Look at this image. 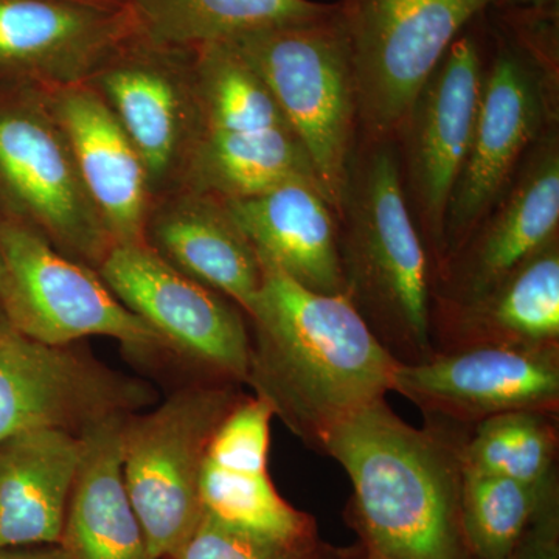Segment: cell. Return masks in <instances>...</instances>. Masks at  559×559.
Listing matches in <instances>:
<instances>
[{"mask_svg":"<svg viewBox=\"0 0 559 559\" xmlns=\"http://www.w3.org/2000/svg\"><path fill=\"white\" fill-rule=\"evenodd\" d=\"M124 417L103 419L81 433L83 455L58 544L64 559H154L124 485Z\"/></svg>","mask_w":559,"mask_h":559,"instance_id":"603a6c76","label":"cell"},{"mask_svg":"<svg viewBox=\"0 0 559 559\" xmlns=\"http://www.w3.org/2000/svg\"><path fill=\"white\" fill-rule=\"evenodd\" d=\"M97 272L128 310L210 380L248 382L249 322L235 301L175 270L145 242L114 245Z\"/></svg>","mask_w":559,"mask_h":559,"instance_id":"30bf717a","label":"cell"},{"mask_svg":"<svg viewBox=\"0 0 559 559\" xmlns=\"http://www.w3.org/2000/svg\"><path fill=\"white\" fill-rule=\"evenodd\" d=\"M546 57L520 33L516 39L500 33L495 58L485 68L468 154L448 205L439 272L509 189L540 135L557 123Z\"/></svg>","mask_w":559,"mask_h":559,"instance_id":"52a82bcc","label":"cell"},{"mask_svg":"<svg viewBox=\"0 0 559 559\" xmlns=\"http://www.w3.org/2000/svg\"><path fill=\"white\" fill-rule=\"evenodd\" d=\"M191 53L201 134L293 131L270 86L230 43L207 44Z\"/></svg>","mask_w":559,"mask_h":559,"instance_id":"484cf974","label":"cell"},{"mask_svg":"<svg viewBox=\"0 0 559 559\" xmlns=\"http://www.w3.org/2000/svg\"><path fill=\"white\" fill-rule=\"evenodd\" d=\"M245 396L238 384L209 380L180 389L148 414L124 417V485L154 559L175 558L197 528L210 441Z\"/></svg>","mask_w":559,"mask_h":559,"instance_id":"5b68a950","label":"cell"},{"mask_svg":"<svg viewBox=\"0 0 559 559\" xmlns=\"http://www.w3.org/2000/svg\"><path fill=\"white\" fill-rule=\"evenodd\" d=\"M145 245L187 277L235 301L245 314L259 296V255L218 198L189 189L157 198L146 219Z\"/></svg>","mask_w":559,"mask_h":559,"instance_id":"ffe728a7","label":"cell"},{"mask_svg":"<svg viewBox=\"0 0 559 559\" xmlns=\"http://www.w3.org/2000/svg\"><path fill=\"white\" fill-rule=\"evenodd\" d=\"M270 404L245 396L221 423L201 474L202 511L231 527L294 547L319 538L314 518L294 509L270 476Z\"/></svg>","mask_w":559,"mask_h":559,"instance_id":"e0dca14e","label":"cell"},{"mask_svg":"<svg viewBox=\"0 0 559 559\" xmlns=\"http://www.w3.org/2000/svg\"><path fill=\"white\" fill-rule=\"evenodd\" d=\"M559 235V138L554 123L528 151L506 193L432 285V304L476 299Z\"/></svg>","mask_w":559,"mask_h":559,"instance_id":"2e32d148","label":"cell"},{"mask_svg":"<svg viewBox=\"0 0 559 559\" xmlns=\"http://www.w3.org/2000/svg\"><path fill=\"white\" fill-rule=\"evenodd\" d=\"M83 439L60 429L17 433L0 443V549L58 546Z\"/></svg>","mask_w":559,"mask_h":559,"instance_id":"7402d4cb","label":"cell"},{"mask_svg":"<svg viewBox=\"0 0 559 559\" xmlns=\"http://www.w3.org/2000/svg\"><path fill=\"white\" fill-rule=\"evenodd\" d=\"M463 473L543 485L559 476V414L518 411L474 426L459 447Z\"/></svg>","mask_w":559,"mask_h":559,"instance_id":"4316f807","label":"cell"},{"mask_svg":"<svg viewBox=\"0 0 559 559\" xmlns=\"http://www.w3.org/2000/svg\"><path fill=\"white\" fill-rule=\"evenodd\" d=\"M543 485L463 473L462 530L473 559H509L539 509Z\"/></svg>","mask_w":559,"mask_h":559,"instance_id":"83f0119b","label":"cell"},{"mask_svg":"<svg viewBox=\"0 0 559 559\" xmlns=\"http://www.w3.org/2000/svg\"><path fill=\"white\" fill-rule=\"evenodd\" d=\"M263 283L246 318V384L274 417L322 454L344 419L384 399L399 366L347 297L320 294L263 263Z\"/></svg>","mask_w":559,"mask_h":559,"instance_id":"6da1fadb","label":"cell"},{"mask_svg":"<svg viewBox=\"0 0 559 559\" xmlns=\"http://www.w3.org/2000/svg\"><path fill=\"white\" fill-rule=\"evenodd\" d=\"M3 286H5V270H3L2 257H0V296H2Z\"/></svg>","mask_w":559,"mask_h":559,"instance_id":"8d00e7d4","label":"cell"},{"mask_svg":"<svg viewBox=\"0 0 559 559\" xmlns=\"http://www.w3.org/2000/svg\"><path fill=\"white\" fill-rule=\"evenodd\" d=\"M293 180L318 183L310 156L293 131L205 132L191 151L180 189L235 201Z\"/></svg>","mask_w":559,"mask_h":559,"instance_id":"cb8c5ba5","label":"cell"},{"mask_svg":"<svg viewBox=\"0 0 559 559\" xmlns=\"http://www.w3.org/2000/svg\"><path fill=\"white\" fill-rule=\"evenodd\" d=\"M465 433L407 425L385 399L344 419L322 454L347 471L345 521L389 559H473L462 530Z\"/></svg>","mask_w":559,"mask_h":559,"instance_id":"7a4b0ae2","label":"cell"},{"mask_svg":"<svg viewBox=\"0 0 559 559\" xmlns=\"http://www.w3.org/2000/svg\"><path fill=\"white\" fill-rule=\"evenodd\" d=\"M308 546H289L202 513L197 528L173 559H294Z\"/></svg>","mask_w":559,"mask_h":559,"instance_id":"f1b7e54d","label":"cell"},{"mask_svg":"<svg viewBox=\"0 0 559 559\" xmlns=\"http://www.w3.org/2000/svg\"><path fill=\"white\" fill-rule=\"evenodd\" d=\"M86 84L139 151L153 201L179 190L201 134L191 50L160 46L138 33Z\"/></svg>","mask_w":559,"mask_h":559,"instance_id":"7c38bea8","label":"cell"},{"mask_svg":"<svg viewBox=\"0 0 559 559\" xmlns=\"http://www.w3.org/2000/svg\"><path fill=\"white\" fill-rule=\"evenodd\" d=\"M485 68L479 35L463 31L419 91L399 139L401 167H406L401 175L433 278L443 255L448 205L473 139Z\"/></svg>","mask_w":559,"mask_h":559,"instance_id":"8fae6325","label":"cell"},{"mask_svg":"<svg viewBox=\"0 0 559 559\" xmlns=\"http://www.w3.org/2000/svg\"><path fill=\"white\" fill-rule=\"evenodd\" d=\"M294 559H355V546L334 547L316 539L311 546L300 551Z\"/></svg>","mask_w":559,"mask_h":559,"instance_id":"4dcf8cb0","label":"cell"},{"mask_svg":"<svg viewBox=\"0 0 559 559\" xmlns=\"http://www.w3.org/2000/svg\"><path fill=\"white\" fill-rule=\"evenodd\" d=\"M355 559H389L384 555L378 554V551L369 549L364 544H356L355 546Z\"/></svg>","mask_w":559,"mask_h":559,"instance_id":"836d02e7","label":"cell"},{"mask_svg":"<svg viewBox=\"0 0 559 559\" xmlns=\"http://www.w3.org/2000/svg\"><path fill=\"white\" fill-rule=\"evenodd\" d=\"M270 86L340 216L359 128L347 38L333 13L322 20L230 40Z\"/></svg>","mask_w":559,"mask_h":559,"instance_id":"277c9868","label":"cell"},{"mask_svg":"<svg viewBox=\"0 0 559 559\" xmlns=\"http://www.w3.org/2000/svg\"><path fill=\"white\" fill-rule=\"evenodd\" d=\"M138 33L128 5L0 0V76L21 90L80 86Z\"/></svg>","mask_w":559,"mask_h":559,"instance_id":"9a60e30c","label":"cell"},{"mask_svg":"<svg viewBox=\"0 0 559 559\" xmlns=\"http://www.w3.org/2000/svg\"><path fill=\"white\" fill-rule=\"evenodd\" d=\"M0 257L5 270L0 304L11 326L49 345L83 337L119 341L131 352H170L145 320L128 310L100 274L66 255L28 224L0 218Z\"/></svg>","mask_w":559,"mask_h":559,"instance_id":"9c48e42d","label":"cell"},{"mask_svg":"<svg viewBox=\"0 0 559 559\" xmlns=\"http://www.w3.org/2000/svg\"><path fill=\"white\" fill-rule=\"evenodd\" d=\"M224 204L260 261L305 288L344 296L340 224L318 183L293 180Z\"/></svg>","mask_w":559,"mask_h":559,"instance_id":"44dd1931","label":"cell"},{"mask_svg":"<svg viewBox=\"0 0 559 559\" xmlns=\"http://www.w3.org/2000/svg\"><path fill=\"white\" fill-rule=\"evenodd\" d=\"M0 559H64L58 546H27L0 549Z\"/></svg>","mask_w":559,"mask_h":559,"instance_id":"1f68e13d","label":"cell"},{"mask_svg":"<svg viewBox=\"0 0 559 559\" xmlns=\"http://www.w3.org/2000/svg\"><path fill=\"white\" fill-rule=\"evenodd\" d=\"M495 5H507L511 9L527 11H544V13L558 11V0H495Z\"/></svg>","mask_w":559,"mask_h":559,"instance_id":"d6a6232c","label":"cell"},{"mask_svg":"<svg viewBox=\"0 0 559 559\" xmlns=\"http://www.w3.org/2000/svg\"><path fill=\"white\" fill-rule=\"evenodd\" d=\"M359 128L399 142L419 91L454 39L495 0H340Z\"/></svg>","mask_w":559,"mask_h":559,"instance_id":"8992f818","label":"cell"},{"mask_svg":"<svg viewBox=\"0 0 559 559\" xmlns=\"http://www.w3.org/2000/svg\"><path fill=\"white\" fill-rule=\"evenodd\" d=\"M72 2L92 3V5L123 7L128 0H72Z\"/></svg>","mask_w":559,"mask_h":559,"instance_id":"d590c367","label":"cell"},{"mask_svg":"<svg viewBox=\"0 0 559 559\" xmlns=\"http://www.w3.org/2000/svg\"><path fill=\"white\" fill-rule=\"evenodd\" d=\"M430 342L433 353L559 347V235L476 299L430 305Z\"/></svg>","mask_w":559,"mask_h":559,"instance_id":"d6986e66","label":"cell"},{"mask_svg":"<svg viewBox=\"0 0 559 559\" xmlns=\"http://www.w3.org/2000/svg\"><path fill=\"white\" fill-rule=\"evenodd\" d=\"M114 245L145 242L153 194L134 143L87 84L43 92Z\"/></svg>","mask_w":559,"mask_h":559,"instance_id":"ac0fdd59","label":"cell"},{"mask_svg":"<svg viewBox=\"0 0 559 559\" xmlns=\"http://www.w3.org/2000/svg\"><path fill=\"white\" fill-rule=\"evenodd\" d=\"M146 382L123 377L70 345L11 330L0 340V443L38 429L81 436L116 415L153 403Z\"/></svg>","mask_w":559,"mask_h":559,"instance_id":"5bb4252c","label":"cell"},{"mask_svg":"<svg viewBox=\"0 0 559 559\" xmlns=\"http://www.w3.org/2000/svg\"><path fill=\"white\" fill-rule=\"evenodd\" d=\"M399 142L360 140L340 224L344 296L399 364L432 358V264L401 175Z\"/></svg>","mask_w":559,"mask_h":559,"instance_id":"3957f363","label":"cell"},{"mask_svg":"<svg viewBox=\"0 0 559 559\" xmlns=\"http://www.w3.org/2000/svg\"><path fill=\"white\" fill-rule=\"evenodd\" d=\"M127 5L145 38L182 50L307 24L336 9L312 0H128Z\"/></svg>","mask_w":559,"mask_h":559,"instance_id":"d4e9b609","label":"cell"},{"mask_svg":"<svg viewBox=\"0 0 559 559\" xmlns=\"http://www.w3.org/2000/svg\"><path fill=\"white\" fill-rule=\"evenodd\" d=\"M11 330L14 329L11 326L9 316H7L5 310H3L2 304H0V340H3Z\"/></svg>","mask_w":559,"mask_h":559,"instance_id":"e575fe53","label":"cell"},{"mask_svg":"<svg viewBox=\"0 0 559 559\" xmlns=\"http://www.w3.org/2000/svg\"><path fill=\"white\" fill-rule=\"evenodd\" d=\"M0 194L9 218L92 270L114 246L43 92L14 87L0 97Z\"/></svg>","mask_w":559,"mask_h":559,"instance_id":"ba28073f","label":"cell"},{"mask_svg":"<svg viewBox=\"0 0 559 559\" xmlns=\"http://www.w3.org/2000/svg\"><path fill=\"white\" fill-rule=\"evenodd\" d=\"M509 559H559V480L547 489Z\"/></svg>","mask_w":559,"mask_h":559,"instance_id":"f546056e","label":"cell"},{"mask_svg":"<svg viewBox=\"0 0 559 559\" xmlns=\"http://www.w3.org/2000/svg\"><path fill=\"white\" fill-rule=\"evenodd\" d=\"M390 390L418 407L425 425L459 433L509 412L559 414V347L477 345L436 353L399 364Z\"/></svg>","mask_w":559,"mask_h":559,"instance_id":"4fadbf2b","label":"cell"}]
</instances>
